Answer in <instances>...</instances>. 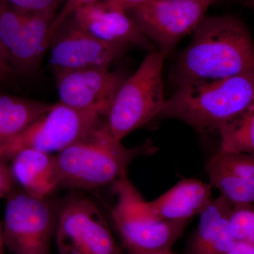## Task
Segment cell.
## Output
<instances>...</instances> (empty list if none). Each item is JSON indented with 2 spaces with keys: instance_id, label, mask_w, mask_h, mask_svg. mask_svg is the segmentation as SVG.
<instances>
[{
  "instance_id": "8992f818",
  "label": "cell",
  "mask_w": 254,
  "mask_h": 254,
  "mask_svg": "<svg viewBox=\"0 0 254 254\" xmlns=\"http://www.w3.org/2000/svg\"><path fill=\"white\" fill-rule=\"evenodd\" d=\"M60 203L23 190L11 191L2 227L5 247L13 254H50Z\"/></svg>"
},
{
  "instance_id": "83f0119b",
  "label": "cell",
  "mask_w": 254,
  "mask_h": 254,
  "mask_svg": "<svg viewBox=\"0 0 254 254\" xmlns=\"http://www.w3.org/2000/svg\"><path fill=\"white\" fill-rule=\"evenodd\" d=\"M4 239H3V230L2 226L0 223V254H3V249H4Z\"/></svg>"
},
{
  "instance_id": "9c48e42d",
  "label": "cell",
  "mask_w": 254,
  "mask_h": 254,
  "mask_svg": "<svg viewBox=\"0 0 254 254\" xmlns=\"http://www.w3.org/2000/svg\"><path fill=\"white\" fill-rule=\"evenodd\" d=\"M55 14L22 11L0 0V41L17 75L36 73L46 50Z\"/></svg>"
},
{
  "instance_id": "6da1fadb",
  "label": "cell",
  "mask_w": 254,
  "mask_h": 254,
  "mask_svg": "<svg viewBox=\"0 0 254 254\" xmlns=\"http://www.w3.org/2000/svg\"><path fill=\"white\" fill-rule=\"evenodd\" d=\"M254 75V43L240 18L206 16L177 60L173 80L177 87L239 75Z\"/></svg>"
},
{
  "instance_id": "f1b7e54d",
  "label": "cell",
  "mask_w": 254,
  "mask_h": 254,
  "mask_svg": "<svg viewBox=\"0 0 254 254\" xmlns=\"http://www.w3.org/2000/svg\"><path fill=\"white\" fill-rule=\"evenodd\" d=\"M247 1H248L249 4L250 5L251 7H252L254 11V0H247Z\"/></svg>"
},
{
  "instance_id": "3957f363",
  "label": "cell",
  "mask_w": 254,
  "mask_h": 254,
  "mask_svg": "<svg viewBox=\"0 0 254 254\" xmlns=\"http://www.w3.org/2000/svg\"><path fill=\"white\" fill-rule=\"evenodd\" d=\"M254 103V75L177 87L159 116L180 120L199 133L218 132Z\"/></svg>"
},
{
  "instance_id": "7402d4cb",
  "label": "cell",
  "mask_w": 254,
  "mask_h": 254,
  "mask_svg": "<svg viewBox=\"0 0 254 254\" xmlns=\"http://www.w3.org/2000/svg\"><path fill=\"white\" fill-rule=\"evenodd\" d=\"M102 0H64L59 11L55 15L50 30V41L55 32L59 29L68 18L72 16L73 13L83 6L98 2Z\"/></svg>"
},
{
  "instance_id": "4316f807",
  "label": "cell",
  "mask_w": 254,
  "mask_h": 254,
  "mask_svg": "<svg viewBox=\"0 0 254 254\" xmlns=\"http://www.w3.org/2000/svg\"><path fill=\"white\" fill-rule=\"evenodd\" d=\"M125 250H126L127 253L128 254H175L172 252V251L160 252H143L129 248H126Z\"/></svg>"
},
{
  "instance_id": "277c9868",
  "label": "cell",
  "mask_w": 254,
  "mask_h": 254,
  "mask_svg": "<svg viewBox=\"0 0 254 254\" xmlns=\"http://www.w3.org/2000/svg\"><path fill=\"white\" fill-rule=\"evenodd\" d=\"M165 57L159 50L152 51L118 90L105 120L119 141L161 113L167 99L163 81Z\"/></svg>"
},
{
  "instance_id": "d6986e66",
  "label": "cell",
  "mask_w": 254,
  "mask_h": 254,
  "mask_svg": "<svg viewBox=\"0 0 254 254\" xmlns=\"http://www.w3.org/2000/svg\"><path fill=\"white\" fill-rule=\"evenodd\" d=\"M220 149L254 155V103L218 130Z\"/></svg>"
},
{
  "instance_id": "d4e9b609",
  "label": "cell",
  "mask_w": 254,
  "mask_h": 254,
  "mask_svg": "<svg viewBox=\"0 0 254 254\" xmlns=\"http://www.w3.org/2000/svg\"><path fill=\"white\" fill-rule=\"evenodd\" d=\"M105 4L115 9L128 11L150 0H102Z\"/></svg>"
},
{
  "instance_id": "4fadbf2b",
  "label": "cell",
  "mask_w": 254,
  "mask_h": 254,
  "mask_svg": "<svg viewBox=\"0 0 254 254\" xmlns=\"http://www.w3.org/2000/svg\"><path fill=\"white\" fill-rule=\"evenodd\" d=\"M69 18L78 27L100 41L148 50L154 48V44L127 11L110 7L103 1L80 8Z\"/></svg>"
},
{
  "instance_id": "8fae6325",
  "label": "cell",
  "mask_w": 254,
  "mask_h": 254,
  "mask_svg": "<svg viewBox=\"0 0 254 254\" xmlns=\"http://www.w3.org/2000/svg\"><path fill=\"white\" fill-rule=\"evenodd\" d=\"M128 48L127 45L100 41L68 18L50 41V64L55 73L96 66L110 67L126 54Z\"/></svg>"
},
{
  "instance_id": "9a60e30c",
  "label": "cell",
  "mask_w": 254,
  "mask_h": 254,
  "mask_svg": "<svg viewBox=\"0 0 254 254\" xmlns=\"http://www.w3.org/2000/svg\"><path fill=\"white\" fill-rule=\"evenodd\" d=\"M234 205L220 195L200 213L190 245V254H226L236 244L230 217Z\"/></svg>"
},
{
  "instance_id": "5bb4252c",
  "label": "cell",
  "mask_w": 254,
  "mask_h": 254,
  "mask_svg": "<svg viewBox=\"0 0 254 254\" xmlns=\"http://www.w3.org/2000/svg\"><path fill=\"white\" fill-rule=\"evenodd\" d=\"M210 185L235 205L254 203V155L220 150L205 166Z\"/></svg>"
},
{
  "instance_id": "5b68a950",
  "label": "cell",
  "mask_w": 254,
  "mask_h": 254,
  "mask_svg": "<svg viewBox=\"0 0 254 254\" xmlns=\"http://www.w3.org/2000/svg\"><path fill=\"white\" fill-rule=\"evenodd\" d=\"M113 187L116 203L110 208V215L124 248L143 252L172 251L189 221H169L157 216L127 175Z\"/></svg>"
},
{
  "instance_id": "7a4b0ae2",
  "label": "cell",
  "mask_w": 254,
  "mask_h": 254,
  "mask_svg": "<svg viewBox=\"0 0 254 254\" xmlns=\"http://www.w3.org/2000/svg\"><path fill=\"white\" fill-rule=\"evenodd\" d=\"M121 141L103 120L84 138L58 153L60 189L90 190L113 185L127 175L135 159L156 150L149 142L128 148Z\"/></svg>"
},
{
  "instance_id": "484cf974",
  "label": "cell",
  "mask_w": 254,
  "mask_h": 254,
  "mask_svg": "<svg viewBox=\"0 0 254 254\" xmlns=\"http://www.w3.org/2000/svg\"><path fill=\"white\" fill-rule=\"evenodd\" d=\"M226 254H254V247L245 242H237Z\"/></svg>"
},
{
  "instance_id": "7c38bea8",
  "label": "cell",
  "mask_w": 254,
  "mask_h": 254,
  "mask_svg": "<svg viewBox=\"0 0 254 254\" xmlns=\"http://www.w3.org/2000/svg\"><path fill=\"white\" fill-rule=\"evenodd\" d=\"M60 103L82 111L107 114L126 79L110 67L96 66L55 73Z\"/></svg>"
},
{
  "instance_id": "f546056e",
  "label": "cell",
  "mask_w": 254,
  "mask_h": 254,
  "mask_svg": "<svg viewBox=\"0 0 254 254\" xmlns=\"http://www.w3.org/2000/svg\"><path fill=\"white\" fill-rule=\"evenodd\" d=\"M203 1H205V2L208 3V4H211L215 0H203Z\"/></svg>"
},
{
  "instance_id": "e0dca14e",
  "label": "cell",
  "mask_w": 254,
  "mask_h": 254,
  "mask_svg": "<svg viewBox=\"0 0 254 254\" xmlns=\"http://www.w3.org/2000/svg\"><path fill=\"white\" fill-rule=\"evenodd\" d=\"M211 185L194 179H187L152 201L150 210L159 218L169 221H189L211 201Z\"/></svg>"
},
{
  "instance_id": "603a6c76",
  "label": "cell",
  "mask_w": 254,
  "mask_h": 254,
  "mask_svg": "<svg viewBox=\"0 0 254 254\" xmlns=\"http://www.w3.org/2000/svg\"><path fill=\"white\" fill-rule=\"evenodd\" d=\"M17 76L11 58L0 41V86L11 84Z\"/></svg>"
},
{
  "instance_id": "52a82bcc",
  "label": "cell",
  "mask_w": 254,
  "mask_h": 254,
  "mask_svg": "<svg viewBox=\"0 0 254 254\" xmlns=\"http://www.w3.org/2000/svg\"><path fill=\"white\" fill-rule=\"evenodd\" d=\"M55 240L59 254H124L95 202L78 192L60 203Z\"/></svg>"
},
{
  "instance_id": "30bf717a",
  "label": "cell",
  "mask_w": 254,
  "mask_h": 254,
  "mask_svg": "<svg viewBox=\"0 0 254 254\" xmlns=\"http://www.w3.org/2000/svg\"><path fill=\"white\" fill-rule=\"evenodd\" d=\"M210 5L203 0H150L127 12L167 56L183 37L193 33Z\"/></svg>"
},
{
  "instance_id": "44dd1931",
  "label": "cell",
  "mask_w": 254,
  "mask_h": 254,
  "mask_svg": "<svg viewBox=\"0 0 254 254\" xmlns=\"http://www.w3.org/2000/svg\"><path fill=\"white\" fill-rule=\"evenodd\" d=\"M16 9L36 13L57 14L63 0H2Z\"/></svg>"
},
{
  "instance_id": "2e32d148",
  "label": "cell",
  "mask_w": 254,
  "mask_h": 254,
  "mask_svg": "<svg viewBox=\"0 0 254 254\" xmlns=\"http://www.w3.org/2000/svg\"><path fill=\"white\" fill-rule=\"evenodd\" d=\"M15 181L29 194L49 197L60 189L61 180L56 155L26 148L11 159Z\"/></svg>"
},
{
  "instance_id": "ffe728a7",
  "label": "cell",
  "mask_w": 254,
  "mask_h": 254,
  "mask_svg": "<svg viewBox=\"0 0 254 254\" xmlns=\"http://www.w3.org/2000/svg\"><path fill=\"white\" fill-rule=\"evenodd\" d=\"M232 232L237 242L254 247V207L252 205H235L230 217Z\"/></svg>"
},
{
  "instance_id": "cb8c5ba5",
  "label": "cell",
  "mask_w": 254,
  "mask_h": 254,
  "mask_svg": "<svg viewBox=\"0 0 254 254\" xmlns=\"http://www.w3.org/2000/svg\"><path fill=\"white\" fill-rule=\"evenodd\" d=\"M14 181L11 168L0 160V198L11 193Z\"/></svg>"
},
{
  "instance_id": "ba28073f",
  "label": "cell",
  "mask_w": 254,
  "mask_h": 254,
  "mask_svg": "<svg viewBox=\"0 0 254 254\" xmlns=\"http://www.w3.org/2000/svg\"><path fill=\"white\" fill-rule=\"evenodd\" d=\"M103 118L94 112L55 103L6 145L0 160L6 163L26 148L58 154L87 136Z\"/></svg>"
},
{
  "instance_id": "ac0fdd59",
  "label": "cell",
  "mask_w": 254,
  "mask_h": 254,
  "mask_svg": "<svg viewBox=\"0 0 254 254\" xmlns=\"http://www.w3.org/2000/svg\"><path fill=\"white\" fill-rule=\"evenodd\" d=\"M52 105L46 102L0 94V158L6 145Z\"/></svg>"
}]
</instances>
